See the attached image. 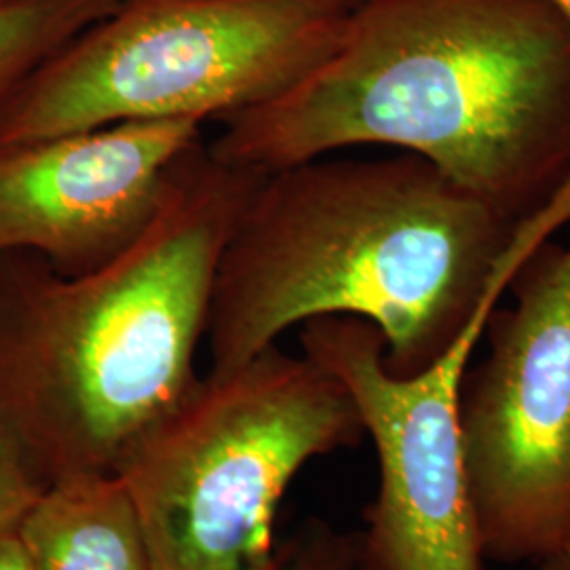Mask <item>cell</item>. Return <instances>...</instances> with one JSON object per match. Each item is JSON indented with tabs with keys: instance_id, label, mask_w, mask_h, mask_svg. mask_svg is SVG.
<instances>
[{
	"instance_id": "6da1fadb",
	"label": "cell",
	"mask_w": 570,
	"mask_h": 570,
	"mask_svg": "<svg viewBox=\"0 0 570 570\" xmlns=\"http://www.w3.org/2000/svg\"><path fill=\"white\" fill-rule=\"evenodd\" d=\"M223 125L225 164L393 146L518 223L570 178V21L553 0H362L313 72Z\"/></svg>"
},
{
	"instance_id": "7a4b0ae2",
	"label": "cell",
	"mask_w": 570,
	"mask_h": 570,
	"mask_svg": "<svg viewBox=\"0 0 570 570\" xmlns=\"http://www.w3.org/2000/svg\"><path fill=\"white\" fill-rule=\"evenodd\" d=\"M518 223L412 153L265 171L218 258L207 374L336 315L372 324L389 370L416 374L468 324Z\"/></svg>"
},
{
	"instance_id": "3957f363",
	"label": "cell",
	"mask_w": 570,
	"mask_h": 570,
	"mask_svg": "<svg viewBox=\"0 0 570 570\" xmlns=\"http://www.w3.org/2000/svg\"><path fill=\"white\" fill-rule=\"evenodd\" d=\"M263 174L204 142L155 225L108 265L68 277L0 254V425L45 487L115 473L199 381L218 258Z\"/></svg>"
},
{
	"instance_id": "277c9868",
	"label": "cell",
	"mask_w": 570,
	"mask_h": 570,
	"mask_svg": "<svg viewBox=\"0 0 570 570\" xmlns=\"http://www.w3.org/2000/svg\"><path fill=\"white\" fill-rule=\"evenodd\" d=\"M362 433L338 379L273 345L235 372L199 376L115 473L155 570H271L289 482Z\"/></svg>"
},
{
	"instance_id": "5b68a950",
	"label": "cell",
	"mask_w": 570,
	"mask_h": 570,
	"mask_svg": "<svg viewBox=\"0 0 570 570\" xmlns=\"http://www.w3.org/2000/svg\"><path fill=\"white\" fill-rule=\"evenodd\" d=\"M362 0H121L0 106V148L125 121H225L279 98Z\"/></svg>"
},
{
	"instance_id": "8992f818",
	"label": "cell",
	"mask_w": 570,
	"mask_h": 570,
	"mask_svg": "<svg viewBox=\"0 0 570 570\" xmlns=\"http://www.w3.org/2000/svg\"><path fill=\"white\" fill-rule=\"evenodd\" d=\"M567 225L570 180L515 225L468 324L416 374L389 370L385 341L364 320L303 324V353L348 391L376 449L381 482L364 532L374 570H484L461 428L469 360L518 273Z\"/></svg>"
},
{
	"instance_id": "52a82bcc",
	"label": "cell",
	"mask_w": 570,
	"mask_h": 570,
	"mask_svg": "<svg viewBox=\"0 0 570 570\" xmlns=\"http://www.w3.org/2000/svg\"><path fill=\"white\" fill-rule=\"evenodd\" d=\"M510 289L461 428L484 556L520 562L541 560L570 513V244L534 252Z\"/></svg>"
},
{
	"instance_id": "ba28073f",
	"label": "cell",
	"mask_w": 570,
	"mask_h": 570,
	"mask_svg": "<svg viewBox=\"0 0 570 570\" xmlns=\"http://www.w3.org/2000/svg\"><path fill=\"white\" fill-rule=\"evenodd\" d=\"M195 119L125 121L0 148V254L30 252L75 277L119 258L159 218Z\"/></svg>"
},
{
	"instance_id": "9c48e42d",
	"label": "cell",
	"mask_w": 570,
	"mask_h": 570,
	"mask_svg": "<svg viewBox=\"0 0 570 570\" xmlns=\"http://www.w3.org/2000/svg\"><path fill=\"white\" fill-rule=\"evenodd\" d=\"M18 539L30 570H155L117 473L47 487L23 515Z\"/></svg>"
},
{
	"instance_id": "30bf717a",
	"label": "cell",
	"mask_w": 570,
	"mask_h": 570,
	"mask_svg": "<svg viewBox=\"0 0 570 570\" xmlns=\"http://www.w3.org/2000/svg\"><path fill=\"white\" fill-rule=\"evenodd\" d=\"M121 0H0V106L41 63Z\"/></svg>"
},
{
	"instance_id": "8fae6325",
	"label": "cell",
	"mask_w": 570,
	"mask_h": 570,
	"mask_svg": "<svg viewBox=\"0 0 570 570\" xmlns=\"http://www.w3.org/2000/svg\"><path fill=\"white\" fill-rule=\"evenodd\" d=\"M271 570H374L364 532H343L311 520L277 548Z\"/></svg>"
},
{
	"instance_id": "7c38bea8",
	"label": "cell",
	"mask_w": 570,
	"mask_h": 570,
	"mask_svg": "<svg viewBox=\"0 0 570 570\" xmlns=\"http://www.w3.org/2000/svg\"><path fill=\"white\" fill-rule=\"evenodd\" d=\"M45 489L18 442L0 425V541L18 532L23 515Z\"/></svg>"
},
{
	"instance_id": "4fadbf2b",
	"label": "cell",
	"mask_w": 570,
	"mask_h": 570,
	"mask_svg": "<svg viewBox=\"0 0 570 570\" xmlns=\"http://www.w3.org/2000/svg\"><path fill=\"white\" fill-rule=\"evenodd\" d=\"M541 570H570V513L550 550L543 553Z\"/></svg>"
},
{
	"instance_id": "5bb4252c",
	"label": "cell",
	"mask_w": 570,
	"mask_h": 570,
	"mask_svg": "<svg viewBox=\"0 0 570 570\" xmlns=\"http://www.w3.org/2000/svg\"><path fill=\"white\" fill-rule=\"evenodd\" d=\"M0 570H30L18 532L0 541Z\"/></svg>"
},
{
	"instance_id": "9a60e30c",
	"label": "cell",
	"mask_w": 570,
	"mask_h": 570,
	"mask_svg": "<svg viewBox=\"0 0 570 570\" xmlns=\"http://www.w3.org/2000/svg\"><path fill=\"white\" fill-rule=\"evenodd\" d=\"M558 4V9L567 16V20L570 21V0H553Z\"/></svg>"
}]
</instances>
